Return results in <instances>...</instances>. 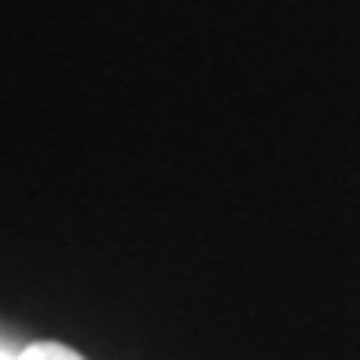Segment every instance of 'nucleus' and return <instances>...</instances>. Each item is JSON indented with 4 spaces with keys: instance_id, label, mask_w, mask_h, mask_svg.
<instances>
[{
    "instance_id": "f257e3e1",
    "label": "nucleus",
    "mask_w": 360,
    "mask_h": 360,
    "mask_svg": "<svg viewBox=\"0 0 360 360\" xmlns=\"http://www.w3.org/2000/svg\"><path fill=\"white\" fill-rule=\"evenodd\" d=\"M19 360H85L81 353H74L70 346H59V342H37L19 353Z\"/></svg>"
},
{
    "instance_id": "f03ea898",
    "label": "nucleus",
    "mask_w": 360,
    "mask_h": 360,
    "mask_svg": "<svg viewBox=\"0 0 360 360\" xmlns=\"http://www.w3.org/2000/svg\"><path fill=\"white\" fill-rule=\"evenodd\" d=\"M0 360H19V356H8V353H0Z\"/></svg>"
}]
</instances>
